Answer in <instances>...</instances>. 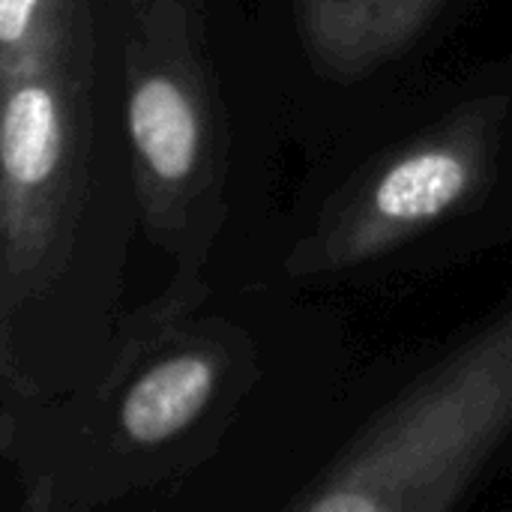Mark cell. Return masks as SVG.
Returning a JSON list of instances; mask_svg holds the SVG:
<instances>
[{"mask_svg": "<svg viewBox=\"0 0 512 512\" xmlns=\"http://www.w3.org/2000/svg\"><path fill=\"white\" fill-rule=\"evenodd\" d=\"M87 15L81 0L21 63L0 69V297L3 318L57 264L81 189L87 141Z\"/></svg>", "mask_w": 512, "mask_h": 512, "instance_id": "7a4b0ae2", "label": "cell"}, {"mask_svg": "<svg viewBox=\"0 0 512 512\" xmlns=\"http://www.w3.org/2000/svg\"><path fill=\"white\" fill-rule=\"evenodd\" d=\"M69 0H0V69L21 63L63 21Z\"/></svg>", "mask_w": 512, "mask_h": 512, "instance_id": "52a82bcc", "label": "cell"}, {"mask_svg": "<svg viewBox=\"0 0 512 512\" xmlns=\"http://www.w3.org/2000/svg\"><path fill=\"white\" fill-rule=\"evenodd\" d=\"M222 363L210 348H180L147 366L123 396L120 429L138 447L186 432L216 396Z\"/></svg>", "mask_w": 512, "mask_h": 512, "instance_id": "8992f818", "label": "cell"}, {"mask_svg": "<svg viewBox=\"0 0 512 512\" xmlns=\"http://www.w3.org/2000/svg\"><path fill=\"white\" fill-rule=\"evenodd\" d=\"M510 432L512 306L372 420L291 507L450 510Z\"/></svg>", "mask_w": 512, "mask_h": 512, "instance_id": "6da1fadb", "label": "cell"}, {"mask_svg": "<svg viewBox=\"0 0 512 512\" xmlns=\"http://www.w3.org/2000/svg\"><path fill=\"white\" fill-rule=\"evenodd\" d=\"M126 123L141 201L153 225H177L210 171L213 108L183 42L147 30L129 51Z\"/></svg>", "mask_w": 512, "mask_h": 512, "instance_id": "277c9868", "label": "cell"}, {"mask_svg": "<svg viewBox=\"0 0 512 512\" xmlns=\"http://www.w3.org/2000/svg\"><path fill=\"white\" fill-rule=\"evenodd\" d=\"M447 0H297L300 39L333 78L372 75L426 30Z\"/></svg>", "mask_w": 512, "mask_h": 512, "instance_id": "5b68a950", "label": "cell"}, {"mask_svg": "<svg viewBox=\"0 0 512 512\" xmlns=\"http://www.w3.org/2000/svg\"><path fill=\"white\" fill-rule=\"evenodd\" d=\"M501 105L477 102L381 159L297 252L300 273L369 264L462 210L489 180Z\"/></svg>", "mask_w": 512, "mask_h": 512, "instance_id": "3957f363", "label": "cell"}]
</instances>
